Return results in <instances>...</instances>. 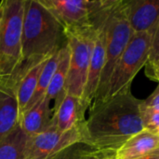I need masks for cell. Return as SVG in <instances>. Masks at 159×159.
<instances>
[{
  "instance_id": "cell-1",
  "label": "cell",
  "mask_w": 159,
  "mask_h": 159,
  "mask_svg": "<svg viewBox=\"0 0 159 159\" xmlns=\"http://www.w3.org/2000/svg\"><path fill=\"white\" fill-rule=\"evenodd\" d=\"M141 103L129 86L91 104L89 117L83 123V143L115 156L128 140L144 130Z\"/></svg>"
},
{
  "instance_id": "cell-2",
  "label": "cell",
  "mask_w": 159,
  "mask_h": 159,
  "mask_svg": "<svg viewBox=\"0 0 159 159\" xmlns=\"http://www.w3.org/2000/svg\"><path fill=\"white\" fill-rule=\"evenodd\" d=\"M66 43L62 24L41 0H25L20 67L13 79H19L29 69L48 60Z\"/></svg>"
},
{
  "instance_id": "cell-3",
  "label": "cell",
  "mask_w": 159,
  "mask_h": 159,
  "mask_svg": "<svg viewBox=\"0 0 159 159\" xmlns=\"http://www.w3.org/2000/svg\"><path fill=\"white\" fill-rule=\"evenodd\" d=\"M3 2L4 11L0 29V81L13 82L21 64L25 0H3Z\"/></svg>"
},
{
  "instance_id": "cell-4",
  "label": "cell",
  "mask_w": 159,
  "mask_h": 159,
  "mask_svg": "<svg viewBox=\"0 0 159 159\" xmlns=\"http://www.w3.org/2000/svg\"><path fill=\"white\" fill-rule=\"evenodd\" d=\"M133 34L134 31L126 15L121 0H118L111 7L109 12L105 62L92 104L107 98L112 74Z\"/></svg>"
},
{
  "instance_id": "cell-5",
  "label": "cell",
  "mask_w": 159,
  "mask_h": 159,
  "mask_svg": "<svg viewBox=\"0 0 159 159\" xmlns=\"http://www.w3.org/2000/svg\"><path fill=\"white\" fill-rule=\"evenodd\" d=\"M70 52L69 70L64 92L82 98L95 39L93 24L64 29Z\"/></svg>"
},
{
  "instance_id": "cell-6",
  "label": "cell",
  "mask_w": 159,
  "mask_h": 159,
  "mask_svg": "<svg viewBox=\"0 0 159 159\" xmlns=\"http://www.w3.org/2000/svg\"><path fill=\"white\" fill-rule=\"evenodd\" d=\"M154 32L147 31L133 34L112 74L107 97L115 96L130 86L136 74L147 64Z\"/></svg>"
},
{
  "instance_id": "cell-7",
  "label": "cell",
  "mask_w": 159,
  "mask_h": 159,
  "mask_svg": "<svg viewBox=\"0 0 159 159\" xmlns=\"http://www.w3.org/2000/svg\"><path fill=\"white\" fill-rule=\"evenodd\" d=\"M83 123L62 132L51 120L44 131L28 138L24 159H53L71 146L83 142Z\"/></svg>"
},
{
  "instance_id": "cell-8",
  "label": "cell",
  "mask_w": 159,
  "mask_h": 159,
  "mask_svg": "<svg viewBox=\"0 0 159 159\" xmlns=\"http://www.w3.org/2000/svg\"><path fill=\"white\" fill-rule=\"evenodd\" d=\"M64 29L90 24L91 0H41Z\"/></svg>"
},
{
  "instance_id": "cell-9",
  "label": "cell",
  "mask_w": 159,
  "mask_h": 159,
  "mask_svg": "<svg viewBox=\"0 0 159 159\" xmlns=\"http://www.w3.org/2000/svg\"><path fill=\"white\" fill-rule=\"evenodd\" d=\"M134 31H155L159 22V0H121Z\"/></svg>"
},
{
  "instance_id": "cell-10",
  "label": "cell",
  "mask_w": 159,
  "mask_h": 159,
  "mask_svg": "<svg viewBox=\"0 0 159 159\" xmlns=\"http://www.w3.org/2000/svg\"><path fill=\"white\" fill-rule=\"evenodd\" d=\"M55 100L52 121L61 131L70 130L86 120L87 108L80 97L63 92Z\"/></svg>"
},
{
  "instance_id": "cell-11",
  "label": "cell",
  "mask_w": 159,
  "mask_h": 159,
  "mask_svg": "<svg viewBox=\"0 0 159 159\" xmlns=\"http://www.w3.org/2000/svg\"><path fill=\"white\" fill-rule=\"evenodd\" d=\"M20 114L16 85L0 81V142L20 125Z\"/></svg>"
},
{
  "instance_id": "cell-12",
  "label": "cell",
  "mask_w": 159,
  "mask_h": 159,
  "mask_svg": "<svg viewBox=\"0 0 159 159\" xmlns=\"http://www.w3.org/2000/svg\"><path fill=\"white\" fill-rule=\"evenodd\" d=\"M50 102L45 97L20 115V127L28 138L44 131L50 125L53 115Z\"/></svg>"
},
{
  "instance_id": "cell-13",
  "label": "cell",
  "mask_w": 159,
  "mask_h": 159,
  "mask_svg": "<svg viewBox=\"0 0 159 159\" xmlns=\"http://www.w3.org/2000/svg\"><path fill=\"white\" fill-rule=\"evenodd\" d=\"M159 149V138L147 130L134 135L116 153L114 159H139Z\"/></svg>"
},
{
  "instance_id": "cell-14",
  "label": "cell",
  "mask_w": 159,
  "mask_h": 159,
  "mask_svg": "<svg viewBox=\"0 0 159 159\" xmlns=\"http://www.w3.org/2000/svg\"><path fill=\"white\" fill-rule=\"evenodd\" d=\"M46 61L39 63L38 65L34 66V67L26 71L17 82L16 92H17L18 103L20 107V113L23 112V111L26 109L27 105L33 98L34 94L37 87V82L41 71L44 67Z\"/></svg>"
},
{
  "instance_id": "cell-15",
  "label": "cell",
  "mask_w": 159,
  "mask_h": 159,
  "mask_svg": "<svg viewBox=\"0 0 159 159\" xmlns=\"http://www.w3.org/2000/svg\"><path fill=\"white\" fill-rule=\"evenodd\" d=\"M28 136L20 125L0 142V159H24Z\"/></svg>"
},
{
  "instance_id": "cell-16",
  "label": "cell",
  "mask_w": 159,
  "mask_h": 159,
  "mask_svg": "<svg viewBox=\"0 0 159 159\" xmlns=\"http://www.w3.org/2000/svg\"><path fill=\"white\" fill-rule=\"evenodd\" d=\"M69 59L70 52L67 43H65L61 49V58L46 94V97L50 101L56 99L61 93L64 92L69 70Z\"/></svg>"
},
{
  "instance_id": "cell-17",
  "label": "cell",
  "mask_w": 159,
  "mask_h": 159,
  "mask_svg": "<svg viewBox=\"0 0 159 159\" xmlns=\"http://www.w3.org/2000/svg\"><path fill=\"white\" fill-rule=\"evenodd\" d=\"M61 49L58 50L56 52H54L46 61V63L44 65V67H43V69L41 71L40 77H39V80H38V82H37V87H36V90H35V92L34 94V97L31 99V101L29 102V104L27 105L26 109L23 111V112L26 110L33 107L34 105H35L37 102H39L40 100H42L46 97L48 85L50 83L52 76H53V74H54V72H55V70L57 68V66H58L60 58H61Z\"/></svg>"
},
{
  "instance_id": "cell-18",
  "label": "cell",
  "mask_w": 159,
  "mask_h": 159,
  "mask_svg": "<svg viewBox=\"0 0 159 159\" xmlns=\"http://www.w3.org/2000/svg\"><path fill=\"white\" fill-rule=\"evenodd\" d=\"M114 156L99 151L83 142L74 145L73 159H113Z\"/></svg>"
},
{
  "instance_id": "cell-19",
  "label": "cell",
  "mask_w": 159,
  "mask_h": 159,
  "mask_svg": "<svg viewBox=\"0 0 159 159\" xmlns=\"http://www.w3.org/2000/svg\"><path fill=\"white\" fill-rule=\"evenodd\" d=\"M141 112L143 122L144 129L150 133L157 136L159 138V112L142 106L141 103Z\"/></svg>"
},
{
  "instance_id": "cell-20",
  "label": "cell",
  "mask_w": 159,
  "mask_h": 159,
  "mask_svg": "<svg viewBox=\"0 0 159 159\" xmlns=\"http://www.w3.org/2000/svg\"><path fill=\"white\" fill-rule=\"evenodd\" d=\"M159 58V22L156 26L153 38H152V43H151V49H150V54H149V59L147 64L154 62L155 60Z\"/></svg>"
},
{
  "instance_id": "cell-21",
  "label": "cell",
  "mask_w": 159,
  "mask_h": 159,
  "mask_svg": "<svg viewBox=\"0 0 159 159\" xmlns=\"http://www.w3.org/2000/svg\"><path fill=\"white\" fill-rule=\"evenodd\" d=\"M142 106L159 112V85L156 91L145 100L142 101Z\"/></svg>"
},
{
  "instance_id": "cell-22",
  "label": "cell",
  "mask_w": 159,
  "mask_h": 159,
  "mask_svg": "<svg viewBox=\"0 0 159 159\" xmlns=\"http://www.w3.org/2000/svg\"><path fill=\"white\" fill-rule=\"evenodd\" d=\"M149 66V75L152 79L157 81L159 82V58L152 63L148 64Z\"/></svg>"
},
{
  "instance_id": "cell-23",
  "label": "cell",
  "mask_w": 159,
  "mask_h": 159,
  "mask_svg": "<svg viewBox=\"0 0 159 159\" xmlns=\"http://www.w3.org/2000/svg\"><path fill=\"white\" fill-rule=\"evenodd\" d=\"M73 157H74V145L66 149L65 151H63L53 159H73Z\"/></svg>"
},
{
  "instance_id": "cell-24",
  "label": "cell",
  "mask_w": 159,
  "mask_h": 159,
  "mask_svg": "<svg viewBox=\"0 0 159 159\" xmlns=\"http://www.w3.org/2000/svg\"><path fill=\"white\" fill-rule=\"evenodd\" d=\"M139 159H159V149H157V150H156V151H154V152H152V153H150V154H148V155H146V156H144V157H141V158Z\"/></svg>"
},
{
  "instance_id": "cell-25",
  "label": "cell",
  "mask_w": 159,
  "mask_h": 159,
  "mask_svg": "<svg viewBox=\"0 0 159 159\" xmlns=\"http://www.w3.org/2000/svg\"><path fill=\"white\" fill-rule=\"evenodd\" d=\"M3 11H4V2L3 0L0 1V29L2 24V19H3Z\"/></svg>"
},
{
  "instance_id": "cell-26",
  "label": "cell",
  "mask_w": 159,
  "mask_h": 159,
  "mask_svg": "<svg viewBox=\"0 0 159 159\" xmlns=\"http://www.w3.org/2000/svg\"><path fill=\"white\" fill-rule=\"evenodd\" d=\"M96 1H108V2H113V1H116V0H96Z\"/></svg>"
},
{
  "instance_id": "cell-27",
  "label": "cell",
  "mask_w": 159,
  "mask_h": 159,
  "mask_svg": "<svg viewBox=\"0 0 159 159\" xmlns=\"http://www.w3.org/2000/svg\"><path fill=\"white\" fill-rule=\"evenodd\" d=\"M113 159H114V158H113Z\"/></svg>"
}]
</instances>
